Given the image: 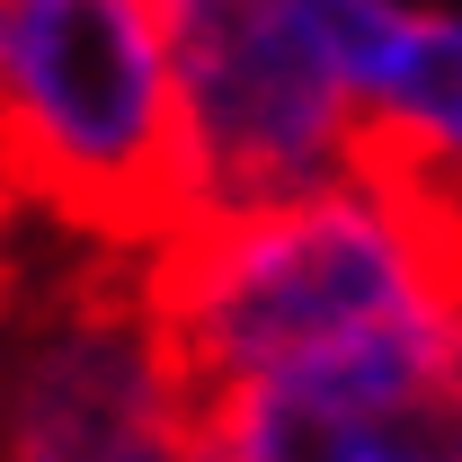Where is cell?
<instances>
[{
	"instance_id": "obj_4",
	"label": "cell",
	"mask_w": 462,
	"mask_h": 462,
	"mask_svg": "<svg viewBox=\"0 0 462 462\" xmlns=\"http://www.w3.org/2000/svg\"><path fill=\"white\" fill-rule=\"evenodd\" d=\"M161 27L196 161V223L267 214L356 170L365 107L293 0H161Z\"/></svg>"
},
{
	"instance_id": "obj_6",
	"label": "cell",
	"mask_w": 462,
	"mask_h": 462,
	"mask_svg": "<svg viewBox=\"0 0 462 462\" xmlns=\"http://www.w3.org/2000/svg\"><path fill=\"white\" fill-rule=\"evenodd\" d=\"M18 178H9V161H0V311H9V293H18V249H9V231H18Z\"/></svg>"
},
{
	"instance_id": "obj_5",
	"label": "cell",
	"mask_w": 462,
	"mask_h": 462,
	"mask_svg": "<svg viewBox=\"0 0 462 462\" xmlns=\"http://www.w3.org/2000/svg\"><path fill=\"white\" fill-rule=\"evenodd\" d=\"M293 18L311 27V45L329 54V71L356 89V107L383 98L409 27H418V9H401V0H293Z\"/></svg>"
},
{
	"instance_id": "obj_2",
	"label": "cell",
	"mask_w": 462,
	"mask_h": 462,
	"mask_svg": "<svg viewBox=\"0 0 462 462\" xmlns=\"http://www.w3.org/2000/svg\"><path fill=\"white\" fill-rule=\"evenodd\" d=\"M0 161L107 258H152L196 223L161 0H0Z\"/></svg>"
},
{
	"instance_id": "obj_1",
	"label": "cell",
	"mask_w": 462,
	"mask_h": 462,
	"mask_svg": "<svg viewBox=\"0 0 462 462\" xmlns=\"http://www.w3.org/2000/svg\"><path fill=\"white\" fill-rule=\"evenodd\" d=\"M134 276L196 401H223L240 383L383 356L462 320V187L427 143L365 116L338 187L187 223L134 258Z\"/></svg>"
},
{
	"instance_id": "obj_3",
	"label": "cell",
	"mask_w": 462,
	"mask_h": 462,
	"mask_svg": "<svg viewBox=\"0 0 462 462\" xmlns=\"http://www.w3.org/2000/svg\"><path fill=\"white\" fill-rule=\"evenodd\" d=\"M0 462H214L205 401L178 374L134 258L9 293L0 311Z\"/></svg>"
}]
</instances>
